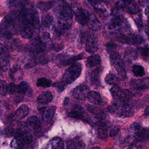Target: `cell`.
Here are the masks:
<instances>
[{
	"label": "cell",
	"instance_id": "1",
	"mask_svg": "<svg viewBox=\"0 0 149 149\" xmlns=\"http://www.w3.org/2000/svg\"><path fill=\"white\" fill-rule=\"evenodd\" d=\"M19 13L11 11L6 15L0 23V36L10 39L18 32Z\"/></svg>",
	"mask_w": 149,
	"mask_h": 149
},
{
	"label": "cell",
	"instance_id": "2",
	"mask_svg": "<svg viewBox=\"0 0 149 149\" xmlns=\"http://www.w3.org/2000/svg\"><path fill=\"white\" fill-rule=\"evenodd\" d=\"M113 17L108 25L109 30L126 32L129 31L130 25L128 21L116 10H112Z\"/></svg>",
	"mask_w": 149,
	"mask_h": 149
},
{
	"label": "cell",
	"instance_id": "3",
	"mask_svg": "<svg viewBox=\"0 0 149 149\" xmlns=\"http://www.w3.org/2000/svg\"><path fill=\"white\" fill-rule=\"evenodd\" d=\"M19 23L31 24L35 29L40 28V20L38 14L33 8L25 7L19 13Z\"/></svg>",
	"mask_w": 149,
	"mask_h": 149
},
{
	"label": "cell",
	"instance_id": "4",
	"mask_svg": "<svg viewBox=\"0 0 149 149\" xmlns=\"http://www.w3.org/2000/svg\"><path fill=\"white\" fill-rule=\"evenodd\" d=\"M81 71L82 64L80 63H74L63 75V82L65 85H70L73 83L79 77Z\"/></svg>",
	"mask_w": 149,
	"mask_h": 149
},
{
	"label": "cell",
	"instance_id": "5",
	"mask_svg": "<svg viewBox=\"0 0 149 149\" xmlns=\"http://www.w3.org/2000/svg\"><path fill=\"white\" fill-rule=\"evenodd\" d=\"M109 53L111 62L117 71L119 78L123 80L126 78L127 76L126 71L124 69V61L116 52L113 51L109 52Z\"/></svg>",
	"mask_w": 149,
	"mask_h": 149
},
{
	"label": "cell",
	"instance_id": "6",
	"mask_svg": "<svg viewBox=\"0 0 149 149\" xmlns=\"http://www.w3.org/2000/svg\"><path fill=\"white\" fill-rule=\"evenodd\" d=\"M15 139L18 142L22 148L32 141V136L27 128H20L15 131Z\"/></svg>",
	"mask_w": 149,
	"mask_h": 149
},
{
	"label": "cell",
	"instance_id": "7",
	"mask_svg": "<svg viewBox=\"0 0 149 149\" xmlns=\"http://www.w3.org/2000/svg\"><path fill=\"white\" fill-rule=\"evenodd\" d=\"M57 19L65 20H72L73 13L70 7L66 4L61 3L55 10Z\"/></svg>",
	"mask_w": 149,
	"mask_h": 149
},
{
	"label": "cell",
	"instance_id": "8",
	"mask_svg": "<svg viewBox=\"0 0 149 149\" xmlns=\"http://www.w3.org/2000/svg\"><path fill=\"white\" fill-rule=\"evenodd\" d=\"M86 39V50L89 53H94L99 49V43L98 37L93 33L87 35Z\"/></svg>",
	"mask_w": 149,
	"mask_h": 149
},
{
	"label": "cell",
	"instance_id": "9",
	"mask_svg": "<svg viewBox=\"0 0 149 149\" xmlns=\"http://www.w3.org/2000/svg\"><path fill=\"white\" fill-rule=\"evenodd\" d=\"M117 38L120 42L132 45L140 44L143 41V38L141 36L133 34L128 36L120 35L117 37Z\"/></svg>",
	"mask_w": 149,
	"mask_h": 149
},
{
	"label": "cell",
	"instance_id": "10",
	"mask_svg": "<svg viewBox=\"0 0 149 149\" xmlns=\"http://www.w3.org/2000/svg\"><path fill=\"white\" fill-rule=\"evenodd\" d=\"M74 12L77 22L81 25H84L87 23L89 19V12L85 9L81 7L74 8Z\"/></svg>",
	"mask_w": 149,
	"mask_h": 149
},
{
	"label": "cell",
	"instance_id": "11",
	"mask_svg": "<svg viewBox=\"0 0 149 149\" xmlns=\"http://www.w3.org/2000/svg\"><path fill=\"white\" fill-rule=\"evenodd\" d=\"M89 92V88L87 86L81 85L74 88L72 92V96L76 99L85 100Z\"/></svg>",
	"mask_w": 149,
	"mask_h": 149
},
{
	"label": "cell",
	"instance_id": "12",
	"mask_svg": "<svg viewBox=\"0 0 149 149\" xmlns=\"http://www.w3.org/2000/svg\"><path fill=\"white\" fill-rule=\"evenodd\" d=\"M34 29V27L31 24L19 23L18 32L21 37L24 39H30L32 38Z\"/></svg>",
	"mask_w": 149,
	"mask_h": 149
},
{
	"label": "cell",
	"instance_id": "13",
	"mask_svg": "<svg viewBox=\"0 0 149 149\" xmlns=\"http://www.w3.org/2000/svg\"><path fill=\"white\" fill-rule=\"evenodd\" d=\"M95 9L98 15L103 17H107L112 14V10L109 4L103 1L95 4Z\"/></svg>",
	"mask_w": 149,
	"mask_h": 149
},
{
	"label": "cell",
	"instance_id": "14",
	"mask_svg": "<svg viewBox=\"0 0 149 149\" xmlns=\"http://www.w3.org/2000/svg\"><path fill=\"white\" fill-rule=\"evenodd\" d=\"M130 87L134 90H148L149 89V78L134 80L131 83Z\"/></svg>",
	"mask_w": 149,
	"mask_h": 149
},
{
	"label": "cell",
	"instance_id": "15",
	"mask_svg": "<svg viewBox=\"0 0 149 149\" xmlns=\"http://www.w3.org/2000/svg\"><path fill=\"white\" fill-rule=\"evenodd\" d=\"M87 24L88 28L93 31H99L102 28V24L100 21L93 14H90Z\"/></svg>",
	"mask_w": 149,
	"mask_h": 149
},
{
	"label": "cell",
	"instance_id": "16",
	"mask_svg": "<svg viewBox=\"0 0 149 149\" xmlns=\"http://www.w3.org/2000/svg\"><path fill=\"white\" fill-rule=\"evenodd\" d=\"M29 111V109L27 105H22L13 113L12 118L15 120H20L28 115Z\"/></svg>",
	"mask_w": 149,
	"mask_h": 149
},
{
	"label": "cell",
	"instance_id": "17",
	"mask_svg": "<svg viewBox=\"0 0 149 149\" xmlns=\"http://www.w3.org/2000/svg\"><path fill=\"white\" fill-rule=\"evenodd\" d=\"M136 139L137 141L145 142L149 140V127H142L135 133Z\"/></svg>",
	"mask_w": 149,
	"mask_h": 149
},
{
	"label": "cell",
	"instance_id": "18",
	"mask_svg": "<svg viewBox=\"0 0 149 149\" xmlns=\"http://www.w3.org/2000/svg\"><path fill=\"white\" fill-rule=\"evenodd\" d=\"M123 9L130 14H136L140 10L139 6L134 0H130L126 2Z\"/></svg>",
	"mask_w": 149,
	"mask_h": 149
},
{
	"label": "cell",
	"instance_id": "19",
	"mask_svg": "<svg viewBox=\"0 0 149 149\" xmlns=\"http://www.w3.org/2000/svg\"><path fill=\"white\" fill-rule=\"evenodd\" d=\"M118 112L119 116L122 118H130L134 116L135 114L134 108L128 105L122 106Z\"/></svg>",
	"mask_w": 149,
	"mask_h": 149
},
{
	"label": "cell",
	"instance_id": "20",
	"mask_svg": "<svg viewBox=\"0 0 149 149\" xmlns=\"http://www.w3.org/2000/svg\"><path fill=\"white\" fill-rule=\"evenodd\" d=\"M101 63V58L99 55H94L88 57L86 62V66L88 68H92L99 65Z\"/></svg>",
	"mask_w": 149,
	"mask_h": 149
},
{
	"label": "cell",
	"instance_id": "21",
	"mask_svg": "<svg viewBox=\"0 0 149 149\" xmlns=\"http://www.w3.org/2000/svg\"><path fill=\"white\" fill-rule=\"evenodd\" d=\"M88 100L90 103L98 105L102 102L100 94L95 91H91L88 92L87 96Z\"/></svg>",
	"mask_w": 149,
	"mask_h": 149
},
{
	"label": "cell",
	"instance_id": "22",
	"mask_svg": "<svg viewBox=\"0 0 149 149\" xmlns=\"http://www.w3.org/2000/svg\"><path fill=\"white\" fill-rule=\"evenodd\" d=\"M28 125L35 131H38L41 128L40 120L36 116H31L27 120Z\"/></svg>",
	"mask_w": 149,
	"mask_h": 149
},
{
	"label": "cell",
	"instance_id": "23",
	"mask_svg": "<svg viewBox=\"0 0 149 149\" xmlns=\"http://www.w3.org/2000/svg\"><path fill=\"white\" fill-rule=\"evenodd\" d=\"M56 110V106H51L45 110L43 115L44 120L47 123H50L53 120Z\"/></svg>",
	"mask_w": 149,
	"mask_h": 149
},
{
	"label": "cell",
	"instance_id": "24",
	"mask_svg": "<svg viewBox=\"0 0 149 149\" xmlns=\"http://www.w3.org/2000/svg\"><path fill=\"white\" fill-rule=\"evenodd\" d=\"M53 99L52 94L49 91H46L40 94L37 98V101L40 104H45L51 102Z\"/></svg>",
	"mask_w": 149,
	"mask_h": 149
},
{
	"label": "cell",
	"instance_id": "25",
	"mask_svg": "<svg viewBox=\"0 0 149 149\" xmlns=\"http://www.w3.org/2000/svg\"><path fill=\"white\" fill-rule=\"evenodd\" d=\"M63 141L59 137H55L51 140L48 145V148L62 149L64 148Z\"/></svg>",
	"mask_w": 149,
	"mask_h": 149
},
{
	"label": "cell",
	"instance_id": "26",
	"mask_svg": "<svg viewBox=\"0 0 149 149\" xmlns=\"http://www.w3.org/2000/svg\"><path fill=\"white\" fill-rule=\"evenodd\" d=\"M136 141H137L135 136H130L125 139L123 142V145L124 147H127V148H136Z\"/></svg>",
	"mask_w": 149,
	"mask_h": 149
},
{
	"label": "cell",
	"instance_id": "27",
	"mask_svg": "<svg viewBox=\"0 0 149 149\" xmlns=\"http://www.w3.org/2000/svg\"><path fill=\"white\" fill-rule=\"evenodd\" d=\"M113 98L115 99H120L123 96V92L117 85H114L110 90Z\"/></svg>",
	"mask_w": 149,
	"mask_h": 149
},
{
	"label": "cell",
	"instance_id": "28",
	"mask_svg": "<svg viewBox=\"0 0 149 149\" xmlns=\"http://www.w3.org/2000/svg\"><path fill=\"white\" fill-rule=\"evenodd\" d=\"M105 81L107 84L113 85H117L119 83L118 78L112 73H109L106 76Z\"/></svg>",
	"mask_w": 149,
	"mask_h": 149
},
{
	"label": "cell",
	"instance_id": "29",
	"mask_svg": "<svg viewBox=\"0 0 149 149\" xmlns=\"http://www.w3.org/2000/svg\"><path fill=\"white\" fill-rule=\"evenodd\" d=\"M54 22V18L52 16L47 14L42 18V24L45 28H49Z\"/></svg>",
	"mask_w": 149,
	"mask_h": 149
},
{
	"label": "cell",
	"instance_id": "30",
	"mask_svg": "<svg viewBox=\"0 0 149 149\" xmlns=\"http://www.w3.org/2000/svg\"><path fill=\"white\" fill-rule=\"evenodd\" d=\"M100 68H97L94 70L91 73V80L95 85H99L100 82V74L101 73Z\"/></svg>",
	"mask_w": 149,
	"mask_h": 149
},
{
	"label": "cell",
	"instance_id": "31",
	"mask_svg": "<svg viewBox=\"0 0 149 149\" xmlns=\"http://www.w3.org/2000/svg\"><path fill=\"white\" fill-rule=\"evenodd\" d=\"M134 75L136 77H141L145 75L144 68L142 66L134 65L132 69Z\"/></svg>",
	"mask_w": 149,
	"mask_h": 149
},
{
	"label": "cell",
	"instance_id": "32",
	"mask_svg": "<svg viewBox=\"0 0 149 149\" xmlns=\"http://www.w3.org/2000/svg\"><path fill=\"white\" fill-rule=\"evenodd\" d=\"M122 101H121L117 100L112 102L108 107L109 111L111 113H115L116 111H119L121 107Z\"/></svg>",
	"mask_w": 149,
	"mask_h": 149
},
{
	"label": "cell",
	"instance_id": "33",
	"mask_svg": "<svg viewBox=\"0 0 149 149\" xmlns=\"http://www.w3.org/2000/svg\"><path fill=\"white\" fill-rule=\"evenodd\" d=\"M51 85L52 81L45 78H38L36 83L37 86L38 87H49Z\"/></svg>",
	"mask_w": 149,
	"mask_h": 149
},
{
	"label": "cell",
	"instance_id": "34",
	"mask_svg": "<svg viewBox=\"0 0 149 149\" xmlns=\"http://www.w3.org/2000/svg\"><path fill=\"white\" fill-rule=\"evenodd\" d=\"M29 86L25 81H22L19 85H17V93L24 94L29 90Z\"/></svg>",
	"mask_w": 149,
	"mask_h": 149
},
{
	"label": "cell",
	"instance_id": "35",
	"mask_svg": "<svg viewBox=\"0 0 149 149\" xmlns=\"http://www.w3.org/2000/svg\"><path fill=\"white\" fill-rule=\"evenodd\" d=\"M125 57L128 60H133L136 59L137 52L134 49H128L125 52Z\"/></svg>",
	"mask_w": 149,
	"mask_h": 149
},
{
	"label": "cell",
	"instance_id": "36",
	"mask_svg": "<svg viewBox=\"0 0 149 149\" xmlns=\"http://www.w3.org/2000/svg\"><path fill=\"white\" fill-rule=\"evenodd\" d=\"M85 144L81 141H70L67 143L68 148L83 149L85 148Z\"/></svg>",
	"mask_w": 149,
	"mask_h": 149
},
{
	"label": "cell",
	"instance_id": "37",
	"mask_svg": "<svg viewBox=\"0 0 149 149\" xmlns=\"http://www.w3.org/2000/svg\"><path fill=\"white\" fill-rule=\"evenodd\" d=\"M82 57H83V56L81 54L74 56V57L70 58L68 59L63 60L62 62V64L63 65L66 66L71 64H74V63H75L76 61L81 59L82 58Z\"/></svg>",
	"mask_w": 149,
	"mask_h": 149
},
{
	"label": "cell",
	"instance_id": "38",
	"mask_svg": "<svg viewBox=\"0 0 149 149\" xmlns=\"http://www.w3.org/2000/svg\"><path fill=\"white\" fill-rule=\"evenodd\" d=\"M9 60L8 57L0 58V69L6 71L10 68Z\"/></svg>",
	"mask_w": 149,
	"mask_h": 149
},
{
	"label": "cell",
	"instance_id": "39",
	"mask_svg": "<svg viewBox=\"0 0 149 149\" xmlns=\"http://www.w3.org/2000/svg\"><path fill=\"white\" fill-rule=\"evenodd\" d=\"M98 125L99 126L98 134L100 137L102 138H106L107 136V129L106 126L101 122H99Z\"/></svg>",
	"mask_w": 149,
	"mask_h": 149
},
{
	"label": "cell",
	"instance_id": "40",
	"mask_svg": "<svg viewBox=\"0 0 149 149\" xmlns=\"http://www.w3.org/2000/svg\"><path fill=\"white\" fill-rule=\"evenodd\" d=\"M37 6L40 10L44 11L48 10L51 8L52 6V4L51 3L49 2H39L38 3Z\"/></svg>",
	"mask_w": 149,
	"mask_h": 149
},
{
	"label": "cell",
	"instance_id": "41",
	"mask_svg": "<svg viewBox=\"0 0 149 149\" xmlns=\"http://www.w3.org/2000/svg\"><path fill=\"white\" fill-rule=\"evenodd\" d=\"M8 57V51L5 45L0 43V58Z\"/></svg>",
	"mask_w": 149,
	"mask_h": 149
},
{
	"label": "cell",
	"instance_id": "42",
	"mask_svg": "<svg viewBox=\"0 0 149 149\" xmlns=\"http://www.w3.org/2000/svg\"><path fill=\"white\" fill-rule=\"evenodd\" d=\"M8 85L6 81L0 80V94L5 95L7 93Z\"/></svg>",
	"mask_w": 149,
	"mask_h": 149
},
{
	"label": "cell",
	"instance_id": "43",
	"mask_svg": "<svg viewBox=\"0 0 149 149\" xmlns=\"http://www.w3.org/2000/svg\"><path fill=\"white\" fill-rule=\"evenodd\" d=\"M142 57L146 59H149V48H141L139 49Z\"/></svg>",
	"mask_w": 149,
	"mask_h": 149
},
{
	"label": "cell",
	"instance_id": "44",
	"mask_svg": "<svg viewBox=\"0 0 149 149\" xmlns=\"http://www.w3.org/2000/svg\"><path fill=\"white\" fill-rule=\"evenodd\" d=\"M51 36L49 32L47 31H42L40 33V38L42 41H47L50 39Z\"/></svg>",
	"mask_w": 149,
	"mask_h": 149
},
{
	"label": "cell",
	"instance_id": "45",
	"mask_svg": "<svg viewBox=\"0 0 149 149\" xmlns=\"http://www.w3.org/2000/svg\"><path fill=\"white\" fill-rule=\"evenodd\" d=\"M17 92V85L14 83H10L8 85L7 88V93L9 94H13Z\"/></svg>",
	"mask_w": 149,
	"mask_h": 149
},
{
	"label": "cell",
	"instance_id": "46",
	"mask_svg": "<svg viewBox=\"0 0 149 149\" xmlns=\"http://www.w3.org/2000/svg\"><path fill=\"white\" fill-rule=\"evenodd\" d=\"M5 134L8 137L13 136L15 134V131L13 127H7L5 129Z\"/></svg>",
	"mask_w": 149,
	"mask_h": 149
},
{
	"label": "cell",
	"instance_id": "47",
	"mask_svg": "<svg viewBox=\"0 0 149 149\" xmlns=\"http://www.w3.org/2000/svg\"><path fill=\"white\" fill-rule=\"evenodd\" d=\"M69 116L74 118H81L82 117V113L80 111H78L77 110H74L72 111L70 114Z\"/></svg>",
	"mask_w": 149,
	"mask_h": 149
},
{
	"label": "cell",
	"instance_id": "48",
	"mask_svg": "<svg viewBox=\"0 0 149 149\" xmlns=\"http://www.w3.org/2000/svg\"><path fill=\"white\" fill-rule=\"evenodd\" d=\"M135 21L138 29L141 30L143 28L142 18L141 15H139L137 16L136 17Z\"/></svg>",
	"mask_w": 149,
	"mask_h": 149
},
{
	"label": "cell",
	"instance_id": "49",
	"mask_svg": "<svg viewBox=\"0 0 149 149\" xmlns=\"http://www.w3.org/2000/svg\"><path fill=\"white\" fill-rule=\"evenodd\" d=\"M141 127V125L139 122H135L133 124H131L130 128L134 133H135L137 130H139Z\"/></svg>",
	"mask_w": 149,
	"mask_h": 149
},
{
	"label": "cell",
	"instance_id": "50",
	"mask_svg": "<svg viewBox=\"0 0 149 149\" xmlns=\"http://www.w3.org/2000/svg\"><path fill=\"white\" fill-rule=\"evenodd\" d=\"M107 48L109 52H110L113 51H114V49L116 47V45L115 44L113 43H109L107 44Z\"/></svg>",
	"mask_w": 149,
	"mask_h": 149
},
{
	"label": "cell",
	"instance_id": "51",
	"mask_svg": "<svg viewBox=\"0 0 149 149\" xmlns=\"http://www.w3.org/2000/svg\"><path fill=\"white\" fill-rule=\"evenodd\" d=\"M118 132V130L117 128L113 129L110 131V133H109V136L111 137H114L117 134Z\"/></svg>",
	"mask_w": 149,
	"mask_h": 149
},
{
	"label": "cell",
	"instance_id": "52",
	"mask_svg": "<svg viewBox=\"0 0 149 149\" xmlns=\"http://www.w3.org/2000/svg\"><path fill=\"white\" fill-rule=\"evenodd\" d=\"M139 4L142 6L148 5L149 3V0H138Z\"/></svg>",
	"mask_w": 149,
	"mask_h": 149
},
{
	"label": "cell",
	"instance_id": "53",
	"mask_svg": "<svg viewBox=\"0 0 149 149\" xmlns=\"http://www.w3.org/2000/svg\"><path fill=\"white\" fill-rule=\"evenodd\" d=\"M10 3L12 5H17V4L21 3V1L22 0H9Z\"/></svg>",
	"mask_w": 149,
	"mask_h": 149
},
{
	"label": "cell",
	"instance_id": "54",
	"mask_svg": "<svg viewBox=\"0 0 149 149\" xmlns=\"http://www.w3.org/2000/svg\"><path fill=\"white\" fill-rule=\"evenodd\" d=\"M145 13L149 22V3L148 5V7L145 9Z\"/></svg>",
	"mask_w": 149,
	"mask_h": 149
},
{
	"label": "cell",
	"instance_id": "55",
	"mask_svg": "<svg viewBox=\"0 0 149 149\" xmlns=\"http://www.w3.org/2000/svg\"><path fill=\"white\" fill-rule=\"evenodd\" d=\"M103 0H89V1L90 2L92 3H98L102 1Z\"/></svg>",
	"mask_w": 149,
	"mask_h": 149
},
{
	"label": "cell",
	"instance_id": "56",
	"mask_svg": "<svg viewBox=\"0 0 149 149\" xmlns=\"http://www.w3.org/2000/svg\"><path fill=\"white\" fill-rule=\"evenodd\" d=\"M145 31H146V33H147V34L149 35V22L146 25Z\"/></svg>",
	"mask_w": 149,
	"mask_h": 149
},
{
	"label": "cell",
	"instance_id": "57",
	"mask_svg": "<svg viewBox=\"0 0 149 149\" xmlns=\"http://www.w3.org/2000/svg\"><path fill=\"white\" fill-rule=\"evenodd\" d=\"M144 114L146 115H149V106L147 107V108L145 109Z\"/></svg>",
	"mask_w": 149,
	"mask_h": 149
},
{
	"label": "cell",
	"instance_id": "58",
	"mask_svg": "<svg viewBox=\"0 0 149 149\" xmlns=\"http://www.w3.org/2000/svg\"><path fill=\"white\" fill-rule=\"evenodd\" d=\"M69 99L68 98H65V99L64 101V105H66L69 103Z\"/></svg>",
	"mask_w": 149,
	"mask_h": 149
},
{
	"label": "cell",
	"instance_id": "59",
	"mask_svg": "<svg viewBox=\"0 0 149 149\" xmlns=\"http://www.w3.org/2000/svg\"><path fill=\"white\" fill-rule=\"evenodd\" d=\"M93 149H94V148H98V149H100V148H98V147H94V148H93Z\"/></svg>",
	"mask_w": 149,
	"mask_h": 149
},
{
	"label": "cell",
	"instance_id": "60",
	"mask_svg": "<svg viewBox=\"0 0 149 149\" xmlns=\"http://www.w3.org/2000/svg\"><path fill=\"white\" fill-rule=\"evenodd\" d=\"M123 1H130V0H123Z\"/></svg>",
	"mask_w": 149,
	"mask_h": 149
},
{
	"label": "cell",
	"instance_id": "61",
	"mask_svg": "<svg viewBox=\"0 0 149 149\" xmlns=\"http://www.w3.org/2000/svg\"><path fill=\"white\" fill-rule=\"evenodd\" d=\"M66 1H72V0H66Z\"/></svg>",
	"mask_w": 149,
	"mask_h": 149
}]
</instances>
